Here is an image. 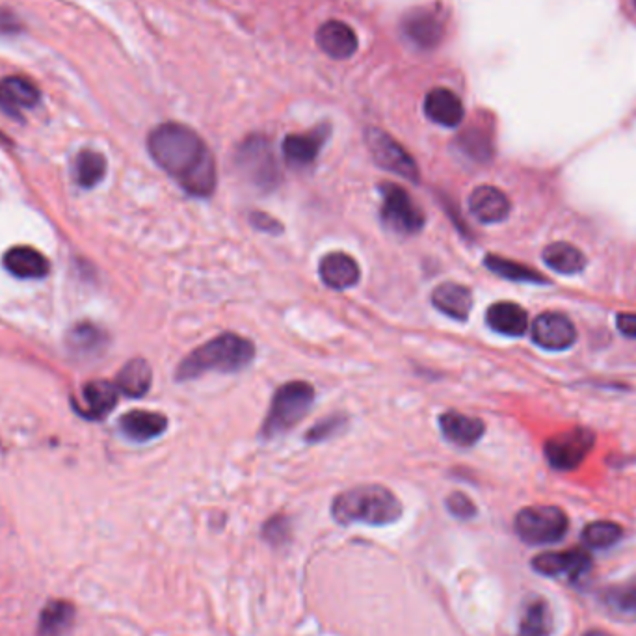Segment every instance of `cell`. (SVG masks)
Here are the masks:
<instances>
[{"label":"cell","mask_w":636,"mask_h":636,"mask_svg":"<svg viewBox=\"0 0 636 636\" xmlns=\"http://www.w3.org/2000/svg\"><path fill=\"white\" fill-rule=\"evenodd\" d=\"M447 508H449L452 516L458 517V519H471V517L477 516V506L473 504V501L467 495L460 493V491L451 493L447 497Z\"/></svg>","instance_id":"e575fe53"},{"label":"cell","mask_w":636,"mask_h":636,"mask_svg":"<svg viewBox=\"0 0 636 636\" xmlns=\"http://www.w3.org/2000/svg\"><path fill=\"white\" fill-rule=\"evenodd\" d=\"M635 2H636V0H635Z\"/></svg>","instance_id":"b9f144b4"},{"label":"cell","mask_w":636,"mask_h":636,"mask_svg":"<svg viewBox=\"0 0 636 636\" xmlns=\"http://www.w3.org/2000/svg\"><path fill=\"white\" fill-rule=\"evenodd\" d=\"M605 603L623 616H636V579L609 588L605 592Z\"/></svg>","instance_id":"d6a6232c"},{"label":"cell","mask_w":636,"mask_h":636,"mask_svg":"<svg viewBox=\"0 0 636 636\" xmlns=\"http://www.w3.org/2000/svg\"><path fill=\"white\" fill-rule=\"evenodd\" d=\"M315 402V387L302 380L283 384L272 397L270 410L261 428V438H279L304 419Z\"/></svg>","instance_id":"277c9868"},{"label":"cell","mask_w":636,"mask_h":636,"mask_svg":"<svg viewBox=\"0 0 636 636\" xmlns=\"http://www.w3.org/2000/svg\"><path fill=\"white\" fill-rule=\"evenodd\" d=\"M346 423H348V421H346L345 415H341V413L330 415V417L318 421L315 426H311V428L307 430L305 441H307V443H322V441H326V439L335 438L337 434H341V432L345 430Z\"/></svg>","instance_id":"836d02e7"},{"label":"cell","mask_w":636,"mask_h":636,"mask_svg":"<svg viewBox=\"0 0 636 636\" xmlns=\"http://www.w3.org/2000/svg\"><path fill=\"white\" fill-rule=\"evenodd\" d=\"M469 211L482 224H499L510 214V199L495 186H478L469 196Z\"/></svg>","instance_id":"9a60e30c"},{"label":"cell","mask_w":636,"mask_h":636,"mask_svg":"<svg viewBox=\"0 0 636 636\" xmlns=\"http://www.w3.org/2000/svg\"><path fill=\"white\" fill-rule=\"evenodd\" d=\"M255 359V345L250 339L240 337L237 333H222L211 339L209 343L198 346L186 356L177 367V380L188 382L196 380L207 372L244 371Z\"/></svg>","instance_id":"7a4b0ae2"},{"label":"cell","mask_w":636,"mask_h":636,"mask_svg":"<svg viewBox=\"0 0 636 636\" xmlns=\"http://www.w3.org/2000/svg\"><path fill=\"white\" fill-rule=\"evenodd\" d=\"M402 32L421 49H434L443 40V23L438 15L428 10H415L404 17Z\"/></svg>","instance_id":"ac0fdd59"},{"label":"cell","mask_w":636,"mask_h":636,"mask_svg":"<svg viewBox=\"0 0 636 636\" xmlns=\"http://www.w3.org/2000/svg\"><path fill=\"white\" fill-rule=\"evenodd\" d=\"M622 527L612 521H596L590 523L583 532L584 544L590 549H607L622 538Z\"/></svg>","instance_id":"4dcf8cb0"},{"label":"cell","mask_w":636,"mask_h":636,"mask_svg":"<svg viewBox=\"0 0 636 636\" xmlns=\"http://www.w3.org/2000/svg\"><path fill=\"white\" fill-rule=\"evenodd\" d=\"M330 136L328 127H318L315 131L305 134H289L283 140V157L292 168H305L317 160L320 149Z\"/></svg>","instance_id":"5bb4252c"},{"label":"cell","mask_w":636,"mask_h":636,"mask_svg":"<svg viewBox=\"0 0 636 636\" xmlns=\"http://www.w3.org/2000/svg\"><path fill=\"white\" fill-rule=\"evenodd\" d=\"M235 160L244 179L252 183L255 188L270 192L279 185L281 172H279L278 160L265 136L261 134L248 136L237 149Z\"/></svg>","instance_id":"5b68a950"},{"label":"cell","mask_w":636,"mask_h":636,"mask_svg":"<svg viewBox=\"0 0 636 636\" xmlns=\"http://www.w3.org/2000/svg\"><path fill=\"white\" fill-rule=\"evenodd\" d=\"M432 304L443 315L464 322L473 309V292L465 285L447 281L438 285L432 292Z\"/></svg>","instance_id":"d6986e66"},{"label":"cell","mask_w":636,"mask_h":636,"mask_svg":"<svg viewBox=\"0 0 636 636\" xmlns=\"http://www.w3.org/2000/svg\"><path fill=\"white\" fill-rule=\"evenodd\" d=\"M365 142L374 162L387 172L395 173L411 183H419V168L410 153L393 136L380 129H367Z\"/></svg>","instance_id":"ba28073f"},{"label":"cell","mask_w":636,"mask_h":636,"mask_svg":"<svg viewBox=\"0 0 636 636\" xmlns=\"http://www.w3.org/2000/svg\"><path fill=\"white\" fill-rule=\"evenodd\" d=\"M382 192V222L398 235H417L424 229V212L415 205L410 194L402 186L384 183Z\"/></svg>","instance_id":"52a82bcc"},{"label":"cell","mask_w":636,"mask_h":636,"mask_svg":"<svg viewBox=\"0 0 636 636\" xmlns=\"http://www.w3.org/2000/svg\"><path fill=\"white\" fill-rule=\"evenodd\" d=\"M151 384H153V371L146 359L142 358L131 359L129 363H125L116 378V387L120 389V393L129 398L144 397L151 389Z\"/></svg>","instance_id":"cb8c5ba5"},{"label":"cell","mask_w":636,"mask_h":636,"mask_svg":"<svg viewBox=\"0 0 636 636\" xmlns=\"http://www.w3.org/2000/svg\"><path fill=\"white\" fill-rule=\"evenodd\" d=\"M332 516L341 525H391L402 516V503L397 495L385 486L367 484L343 491L335 497Z\"/></svg>","instance_id":"3957f363"},{"label":"cell","mask_w":636,"mask_h":636,"mask_svg":"<svg viewBox=\"0 0 636 636\" xmlns=\"http://www.w3.org/2000/svg\"><path fill=\"white\" fill-rule=\"evenodd\" d=\"M484 265L488 266L493 274H497V276H501L504 279H510V281L545 283V278H542L536 270H532L529 266L514 263L510 259L499 257V255H488Z\"/></svg>","instance_id":"f1b7e54d"},{"label":"cell","mask_w":636,"mask_h":636,"mask_svg":"<svg viewBox=\"0 0 636 636\" xmlns=\"http://www.w3.org/2000/svg\"><path fill=\"white\" fill-rule=\"evenodd\" d=\"M106 175V159L92 149L80 151L75 159V181L82 188L99 185Z\"/></svg>","instance_id":"4316f807"},{"label":"cell","mask_w":636,"mask_h":636,"mask_svg":"<svg viewBox=\"0 0 636 636\" xmlns=\"http://www.w3.org/2000/svg\"><path fill=\"white\" fill-rule=\"evenodd\" d=\"M592 568V558L579 547L560 553H542L532 558V570L547 577H570L571 581H579L586 571Z\"/></svg>","instance_id":"30bf717a"},{"label":"cell","mask_w":636,"mask_h":636,"mask_svg":"<svg viewBox=\"0 0 636 636\" xmlns=\"http://www.w3.org/2000/svg\"><path fill=\"white\" fill-rule=\"evenodd\" d=\"M151 159L172 177L186 194L211 198L218 185L216 160L194 129L183 123H162L147 138Z\"/></svg>","instance_id":"6da1fadb"},{"label":"cell","mask_w":636,"mask_h":636,"mask_svg":"<svg viewBox=\"0 0 636 636\" xmlns=\"http://www.w3.org/2000/svg\"><path fill=\"white\" fill-rule=\"evenodd\" d=\"M594 434L586 428H571L545 443V458L558 471H571L583 464L594 447Z\"/></svg>","instance_id":"9c48e42d"},{"label":"cell","mask_w":636,"mask_h":636,"mask_svg":"<svg viewBox=\"0 0 636 636\" xmlns=\"http://www.w3.org/2000/svg\"><path fill=\"white\" fill-rule=\"evenodd\" d=\"M317 43L320 51L333 60L352 58L358 51V34L354 28L343 21H328L317 30Z\"/></svg>","instance_id":"4fadbf2b"},{"label":"cell","mask_w":636,"mask_h":636,"mask_svg":"<svg viewBox=\"0 0 636 636\" xmlns=\"http://www.w3.org/2000/svg\"><path fill=\"white\" fill-rule=\"evenodd\" d=\"M2 86L8 93L10 101L17 108H21V106L32 108L40 103V92L30 80L23 79V77H8V79L2 80Z\"/></svg>","instance_id":"1f68e13d"},{"label":"cell","mask_w":636,"mask_h":636,"mask_svg":"<svg viewBox=\"0 0 636 636\" xmlns=\"http://www.w3.org/2000/svg\"><path fill=\"white\" fill-rule=\"evenodd\" d=\"M616 324L625 337L636 339V313H620L616 318Z\"/></svg>","instance_id":"f35d334b"},{"label":"cell","mask_w":636,"mask_h":636,"mask_svg":"<svg viewBox=\"0 0 636 636\" xmlns=\"http://www.w3.org/2000/svg\"><path fill=\"white\" fill-rule=\"evenodd\" d=\"M532 341L545 350H566L575 345L577 330L566 315L551 311L534 320Z\"/></svg>","instance_id":"8fae6325"},{"label":"cell","mask_w":636,"mask_h":636,"mask_svg":"<svg viewBox=\"0 0 636 636\" xmlns=\"http://www.w3.org/2000/svg\"><path fill=\"white\" fill-rule=\"evenodd\" d=\"M544 261L551 270H555L558 274H566V276L579 274L586 266L584 253L566 242H555V244L547 246L544 250Z\"/></svg>","instance_id":"d4e9b609"},{"label":"cell","mask_w":636,"mask_h":636,"mask_svg":"<svg viewBox=\"0 0 636 636\" xmlns=\"http://www.w3.org/2000/svg\"><path fill=\"white\" fill-rule=\"evenodd\" d=\"M514 527L525 544H557L568 532V517L557 506H529L517 514Z\"/></svg>","instance_id":"8992f818"},{"label":"cell","mask_w":636,"mask_h":636,"mask_svg":"<svg viewBox=\"0 0 636 636\" xmlns=\"http://www.w3.org/2000/svg\"><path fill=\"white\" fill-rule=\"evenodd\" d=\"M462 147L465 153L477 160H486L490 157L491 149L488 140L480 133H467L462 136Z\"/></svg>","instance_id":"d590c367"},{"label":"cell","mask_w":636,"mask_h":636,"mask_svg":"<svg viewBox=\"0 0 636 636\" xmlns=\"http://www.w3.org/2000/svg\"><path fill=\"white\" fill-rule=\"evenodd\" d=\"M121 432L133 441H151L168 430V419L155 411H129L120 419Z\"/></svg>","instance_id":"44dd1931"},{"label":"cell","mask_w":636,"mask_h":636,"mask_svg":"<svg viewBox=\"0 0 636 636\" xmlns=\"http://www.w3.org/2000/svg\"><path fill=\"white\" fill-rule=\"evenodd\" d=\"M318 276L332 291H348L356 287L361 279L358 261L345 252L324 255L318 265Z\"/></svg>","instance_id":"7c38bea8"},{"label":"cell","mask_w":636,"mask_h":636,"mask_svg":"<svg viewBox=\"0 0 636 636\" xmlns=\"http://www.w3.org/2000/svg\"><path fill=\"white\" fill-rule=\"evenodd\" d=\"M486 320L493 332L508 337H521L529 326L527 311L514 302H497L491 305L486 313Z\"/></svg>","instance_id":"7402d4cb"},{"label":"cell","mask_w":636,"mask_h":636,"mask_svg":"<svg viewBox=\"0 0 636 636\" xmlns=\"http://www.w3.org/2000/svg\"><path fill=\"white\" fill-rule=\"evenodd\" d=\"M75 618V609L66 601H53L41 610V636H62Z\"/></svg>","instance_id":"83f0119b"},{"label":"cell","mask_w":636,"mask_h":636,"mask_svg":"<svg viewBox=\"0 0 636 636\" xmlns=\"http://www.w3.org/2000/svg\"><path fill=\"white\" fill-rule=\"evenodd\" d=\"M82 398H84V415L88 419H103L116 408L120 389L116 387V384L103 382V380L90 382L84 385Z\"/></svg>","instance_id":"603a6c76"},{"label":"cell","mask_w":636,"mask_h":636,"mask_svg":"<svg viewBox=\"0 0 636 636\" xmlns=\"http://www.w3.org/2000/svg\"><path fill=\"white\" fill-rule=\"evenodd\" d=\"M265 538L270 544L279 545L289 538V521L285 517H272L265 525Z\"/></svg>","instance_id":"8d00e7d4"},{"label":"cell","mask_w":636,"mask_h":636,"mask_svg":"<svg viewBox=\"0 0 636 636\" xmlns=\"http://www.w3.org/2000/svg\"><path fill=\"white\" fill-rule=\"evenodd\" d=\"M584 636H610L609 633H605V631H588Z\"/></svg>","instance_id":"60d3db41"},{"label":"cell","mask_w":636,"mask_h":636,"mask_svg":"<svg viewBox=\"0 0 636 636\" xmlns=\"http://www.w3.org/2000/svg\"><path fill=\"white\" fill-rule=\"evenodd\" d=\"M551 633V614L544 601H534L527 607L521 625L519 636H549Z\"/></svg>","instance_id":"f546056e"},{"label":"cell","mask_w":636,"mask_h":636,"mask_svg":"<svg viewBox=\"0 0 636 636\" xmlns=\"http://www.w3.org/2000/svg\"><path fill=\"white\" fill-rule=\"evenodd\" d=\"M105 345V332H101L97 326H93L90 322L77 324L71 332L67 333L69 350L82 358H92L101 350H105Z\"/></svg>","instance_id":"484cf974"},{"label":"cell","mask_w":636,"mask_h":636,"mask_svg":"<svg viewBox=\"0 0 636 636\" xmlns=\"http://www.w3.org/2000/svg\"><path fill=\"white\" fill-rule=\"evenodd\" d=\"M4 268L21 279L45 278L51 270V265L43 253L30 246H15L4 255Z\"/></svg>","instance_id":"ffe728a7"},{"label":"cell","mask_w":636,"mask_h":636,"mask_svg":"<svg viewBox=\"0 0 636 636\" xmlns=\"http://www.w3.org/2000/svg\"><path fill=\"white\" fill-rule=\"evenodd\" d=\"M0 108L4 110V112H8L10 116H15V118H19V108L10 101V97H8V93L4 90V86H2V80H0Z\"/></svg>","instance_id":"ab89813d"},{"label":"cell","mask_w":636,"mask_h":636,"mask_svg":"<svg viewBox=\"0 0 636 636\" xmlns=\"http://www.w3.org/2000/svg\"><path fill=\"white\" fill-rule=\"evenodd\" d=\"M441 434L458 447H473L486 432V424L477 417H469L460 411H445L439 415Z\"/></svg>","instance_id":"e0dca14e"},{"label":"cell","mask_w":636,"mask_h":636,"mask_svg":"<svg viewBox=\"0 0 636 636\" xmlns=\"http://www.w3.org/2000/svg\"><path fill=\"white\" fill-rule=\"evenodd\" d=\"M250 224H252L257 231L270 233V235H279V233H283V226L279 224L276 218H272V216H270V214H266V212H252V216H250Z\"/></svg>","instance_id":"74e56055"},{"label":"cell","mask_w":636,"mask_h":636,"mask_svg":"<svg viewBox=\"0 0 636 636\" xmlns=\"http://www.w3.org/2000/svg\"><path fill=\"white\" fill-rule=\"evenodd\" d=\"M424 114L426 118L441 127H458L465 118V108L462 99L447 88H436L424 99Z\"/></svg>","instance_id":"2e32d148"}]
</instances>
